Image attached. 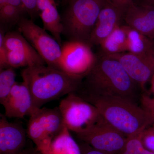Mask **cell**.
Returning a JSON list of instances; mask_svg holds the SVG:
<instances>
[{
	"label": "cell",
	"mask_w": 154,
	"mask_h": 154,
	"mask_svg": "<svg viewBox=\"0 0 154 154\" xmlns=\"http://www.w3.org/2000/svg\"><path fill=\"white\" fill-rule=\"evenodd\" d=\"M140 86L130 77L120 63L99 51L93 67L75 92L86 96H116L137 104L140 102Z\"/></svg>",
	"instance_id": "obj_1"
},
{
	"label": "cell",
	"mask_w": 154,
	"mask_h": 154,
	"mask_svg": "<svg viewBox=\"0 0 154 154\" xmlns=\"http://www.w3.org/2000/svg\"><path fill=\"white\" fill-rule=\"evenodd\" d=\"M81 97L96 106L106 122L127 137L140 134L154 123V113L125 98L116 96Z\"/></svg>",
	"instance_id": "obj_2"
},
{
	"label": "cell",
	"mask_w": 154,
	"mask_h": 154,
	"mask_svg": "<svg viewBox=\"0 0 154 154\" xmlns=\"http://www.w3.org/2000/svg\"><path fill=\"white\" fill-rule=\"evenodd\" d=\"M21 76L30 90L36 109L76 92L83 80L61 70L43 64L25 68L21 72Z\"/></svg>",
	"instance_id": "obj_3"
},
{
	"label": "cell",
	"mask_w": 154,
	"mask_h": 154,
	"mask_svg": "<svg viewBox=\"0 0 154 154\" xmlns=\"http://www.w3.org/2000/svg\"><path fill=\"white\" fill-rule=\"evenodd\" d=\"M106 0H71L61 17L63 34L69 41L89 44L91 35Z\"/></svg>",
	"instance_id": "obj_4"
},
{
	"label": "cell",
	"mask_w": 154,
	"mask_h": 154,
	"mask_svg": "<svg viewBox=\"0 0 154 154\" xmlns=\"http://www.w3.org/2000/svg\"><path fill=\"white\" fill-rule=\"evenodd\" d=\"M64 127L58 107H43L37 109L29 116L26 131L36 149L46 154L52 140Z\"/></svg>",
	"instance_id": "obj_5"
},
{
	"label": "cell",
	"mask_w": 154,
	"mask_h": 154,
	"mask_svg": "<svg viewBox=\"0 0 154 154\" xmlns=\"http://www.w3.org/2000/svg\"><path fill=\"white\" fill-rule=\"evenodd\" d=\"M58 107L65 125L75 134L105 120L96 106L75 92L66 95L60 101Z\"/></svg>",
	"instance_id": "obj_6"
},
{
	"label": "cell",
	"mask_w": 154,
	"mask_h": 154,
	"mask_svg": "<svg viewBox=\"0 0 154 154\" xmlns=\"http://www.w3.org/2000/svg\"><path fill=\"white\" fill-rule=\"evenodd\" d=\"M19 32L42 58L46 65L60 69L61 45L43 28L25 17L18 22Z\"/></svg>",
	"instance_id": "obj_7"
},
{
	"label": "cell",
	"mask_w": 154,
	"mask_h": 154,
	"mask_svg": "<svg viewBox=\"0 0 154 154\" xmlns=\"http://www.w3.org/2000/svg\"><path fill=\"white\" fill-rule=\"evenodd\" d=\"M61 50L60 69L83 80L96 61L92 47L82 42L69 40L62 45Z\"/></svg>",
	"instance_id": "obj_8"
},
{
	"label": "cell",
	"mask_w": 154,
	"mask_h": 154,
	"mask_svg": "<svg viewBox=\"0 0 154 154\" xmlns=\"http://www.w3.org/2000/svg\"><path fill=\"white\" fill-rule=\"evenodd\" d=\"M75 134L80 140L95 149L110 154L119 153L128 139L105 120Z\"/></svg>",
	"instance_id": "obj_9"
},
{
	"label": "cell",
	"mask_w": 154,
	"mask_h": 154,
	"mask_svg": "<svg viewBox=\"0 0 154 154\" xmlns=\"http://www.w3.org/2000/svg\"><path fill=\"white\" fill-rule=\"evenodd\" d=\"M107 55L119 61L130 77L145 91L146 85L154 74V48L142 54L125 52Z\"/></svg>",
	"instance_id": "obj_10"
},
{
	"label": "cell",
	"mask_w": 154,
	"mask_h": 154,
	"mask_svg": "<svg viewBox=\"0 0 154 154\" xmlns=\"http://www.w3.org/2000/svg\"><path fill=\"white\" fill-rule=\"evenodd\" d=\"M27 131L19 122L0 114V154H21L27 147Z\"/></svg>",
	"instance_id": "obj_11"
},
{
	"label": "cell",
	"mask_w": 154,
	"mask_h": 154,
	"mask_svg": "<svg viewBox=\"0 0 154 154\" xmlns=\"http://www.w3.org/2000/svg\"><path fill=\"white\" fill-rule=\"evenodd\" d=\"M2 105L5 108V115L8 118L30 116L38 109L34 107L30 90L23 82H17Z\"/></svg>",
	"instance_id": "obj_12"
},
{
	"label": "cell",
	"mask_w": 154,
	"mask_h": 154,
	"mask_svg": "<svg viewBox=\"0 0 154 154\" xmlns=\"http://www.w3.org/2000/svg\"><path fill=\"white\" fill-rule=\"evenodd\" d=\"M124 11L107 2L100 11L89 44L99 45L124 21Z\"/></svg>",
	"instance_id": "obj_13"
},
{
	"label": "cell",
	"mask_w": 154,
	"mask_h": 154,
	"mask_svg": "<svg viewBox=\"0 0 154 154\" xmlns=\"http://www.w3.org/2000/svg\"><path fill=\"white\" fill-rule=\"evenodd\" d=\"M126 25L154 39V8L142 3L134 4L124 12Z\"/></svg>",
	"instance_id": "obj_14"
},
{
	"label": "cell",
	"mask_w": 154,
	"mask_h": 154,
	"mask_svg": "<svg viewBox=\"0 0 154 154\" xmlns=\"http://www.w3.org/2000/svg\"><path fill=\"white\" fill-rule=\"evenodd\" d=\"M100 51L107 55L127 52L125 25H120L99 45Z\"/></svg>",
	"instance_id": "obj_15"
},
{
	"label": "cell",
	"mask_w": 154,
	"mask_h": 154,
	"mask_svg": "<svg viewBox=\"0 0 154 154\" xmlns=\"http://www.w3.org/2000/svg\"><path fill=\"white\" fill-rule=\"evenodd\" d=\"M46 154H82V151L79 144L65 125L62 131L52 140Z\"/></svg>",
	"instance_id": "obj_16"
},
{
	"label": "cell",
	"mask_w": 154,
	"mask_h": 154,
	"mask_svg": "<svg viewBox=\"0 0 154 154\" xmlns=\"http://www.w3.org/2000/svg\"><path fill=\"white\" fill-rule=\"evenodd\" d=\"M4 41L7 50L18 51L46 64L42 58L20 32L13 31L6 33Z\"/></svg>",
	"instance_id": "obj_17"
},
{
	"label": "cell",
	"mask_w": 154,
	"mask_h": 154,
	"mask_svg": "<svg viewBox=\"0 0 154 154\" xmlns=\"http://www.w3.org/2000/svg\"><path fill=\"white\" fill-rule=\"evenodd\" d=\"M127 31V52L142 54L149 51L154 48V39L125 25Z\"/></svg>",
	"instance_id": "obj_18"
},
{
	"label": "cell",
	"mask_w": 154,
	"mask_h": 154,
	"mask_svg": "<svg viewBox=\"0 0 154 154\" xmlns=\"http://www.w3.org/2000/svg\"><path fill=\"white\" fill-rule=\"evenodd\" d=\"M42 20L43 28L49 31L62 46L61 36L63 32L61 17L58 12L56 5H54L39 13Z\"/></svg>",
	"instance_id": "obj_19"
},
{
	"label": "cell",
	"mask_w": 154,
	"mask_h": 154,
	"mask_svg": "<svg viewBox=\"0 0 154 154\" xmlns=\"http://www.w3.org/2000/svg\"><path fill=\"white\" fill-rule=\"evenodd\" d=\"M17 73L12 67L0 70V103L5 102L17 83Z\"/></svg>",
	"instance_id": "obj_20"
},
{
	"label": "cell",
	"mask_w": 154,
	"mask_h": 154,
	"mask_svg": "<svg viewBox=\"0 0 154 154\" xmlns=\"http://www.w3.org/2000/svg\"><path fill=\"white\" fill-rule=\"evenodd\" d=\"M7 57L8 68L15 69L28 67L35 65H45L33 57L18 51L8 50Z\"/></svg>",
	"instance_id": "obj_21"
},
{
	"label": "cell",
	"mask_w": 154,
	"mask_h": 154,
	"mask_svg": "<svg viewBox=\"0 0 154 154\" xmlns=\"http://www.w3.org/2000/svg\"><path fill=\"white\" fill-rule=\"evenodd\" d=\"M28 14L26 9L11 5L0 7V20L1 23L7 25L18 24L24 15Z\"/></svg>",
	"instance_id": "obj_22"
},
{
	"label": "cell",
	"mask_w": 154,
	"mask_h": 154,
	"mask_svg": "<svg viewBox=\"0 0 154 154\" xmlns=\"http://www.w3.org/2000/svg\"><path fill=\"white\" fill-rule=\"evenodd\" d=\"M140 134L128 137L124 147L118 154H154L143 145Z\"/></svg>",
	"instance_id": "obj_23"
},
{
	"label": "cell",
	"mask_w": 154,
	"mask_h": 154,
	"mask_svg": "<svg viewBox=\"0 0 154 154\" xmlns=\"http://www.w3.org/2000/svg\"><path fill=\"white\" fill-rule=\"evenodd\" d=\"M140 139L143 146L154 153V123L144 130L141 133Z\"/></svg>",
	"instance_id": "obj_24"
},
{
	"label": "cell",
	"mask_w": 154,
	"mask_h": 154,
	"mask_svg": "<svg viewBox=\"0 0 154 154\" xmlns=\"http://www.w3.org/2000/svg\"><path fill=\"white\" fill-rule=\"evenodd\" d=\"M5 33L3 30H1L0 33V70L7 68V50L5 44L4 38Z\"/></svg>",
	"instance_id": "obj_25"
},
{
	"label": "cell",
	"mask_w": 154,
	"mask_h": 154,
	"mask_svg": "<svg viewBox=\"0 0 154 154\" xmlns=\"http://www.w3.org/2000/svg\"><path fill=\"white\" fill-rule=\"evenodd\" d=\"M141 0H106V2L123 11L134 4H138Z\"/></svg>",
	"instance_id": "obj_26"
},
{
	"label": "cell",
	"mask_w": 154,
	"mask_h": 154,
	"mask_svg": "<svg viewBox=\"0 0 154 154\" xmlns=\"http://www.w3.org/2000/svg\"><path fill=\"white\" fill-rule=\"evenodd\" d=\"M28 14L32 19L38 15L36 0H22Z\"/></svg>",
	"instance_id": "obj_27"
},
{
	"label": "cell",
	"mask_w": 154,
	"mask_h": 154,
	"mask_svg": "<svg viewBox=\"0 0 154 154\" xmlns=\"http://www.w3.org/2000/svg\"><path fill=\"white\" fill-rule=\"evenodd\" d=\"M140 102L142 107L154 113V97H151L146 94H142Z\"/></svg>",
	"instance_id": "obj_28"
},
{
	"label": "cell",
	"mask_w": 154,
	"mask_h": 154,
	"mask_svg": "<svg viewBox=\"0 0 154 154\" xmlns=\"http://www.w3.org/2000/svg\"><path fill=\"white\" fill-rule=\"evenodd\" d=\"M82 151V154H110L95 149L88 144L82 141L79 144Z\"/></svg>",
	"instance_id": "obj_29"
},
{
	"label": "cell",
	"mask_w": 154,
	"mask_h": 154,
	"mask_svg": "<svg viewBox=\"0 0 154 154\" xmlns=\"http://www.w3.org/2000/svg\"><path fill=\"white\" fill-rule=\"evenodd\" d=\"M55 5L56 4L54 0H36V5L38 14L42 11Z\"/></svg>",
	"instance_id": "obj_30"
},
{
	"label": "cell",
	"mask_w": 154,
	"mask_h": 154,
	"mask_svg": "<svg viewBox=\"0 0 154 154\" xmlns=\"http://www.w3.org/2000/svg\"><path fill=\"white\" fill-rule=\"evenodd\" d=\"M6 5H11L20 8H25L22 0H0V7Z\"/></svg>",
	"instance_id": "obj_31"
},
{
	"label": "cell",
	"mask_w": 154,
	"mask_h": 154,
	"mask_svg": "<svg viewBox=\"0 0 154 154\" xmlns=\"http://www.w3.org/2000/svg\"><path fill=\"white\" fill-rule=\"evenodd\" d=\"M21 154H44L36 149L32 147H26Z\"/></svg>",
	"instance_id": "obj_32"
},
{
	"label": "cell",
	"mask_w": 154,
	"mask_h": 154,
	"mask_svg": "<svg viewBox=\"0 0 154 154\" xmlns=\"http://www.w3.org/2000/svg\"><path fill=\"white\" fill-rule=\"evenodd\" d=\"M142 4L154 8V0H141Z\"/></svg>",
	"instance_id": "obj_33"
},
{
	"label": "cell",
	"mask_w": 154,
	"mask_h": 154,
	"mask_svg": "<svg viewBox=\"0 0 154 154\" xmlns=\"http://www.w3.org/2000/svg\"><path fill=\"white\" fill-rule=\"evenodd\" d=\"M151 87L150 89V93L153 95V97H154V74L150 80Z\"/></svg>",
	"instance_id": "obj_34"
},
{
	"label": "cell",
	"mask_w": 154,
	"mask_h": 154,
	"mask_svg": "<svg viewBox=\"0 0 154 154\" xmlns=\"http://www.w3.org/2000/svg\"><path fill=\"white\" fill-rule=\"evenodd\" d=\"M64 1H66V2H69L70 1H71V0H64Z\"/></svg>",
	"instance_id": "obj_35"
}]
</instances>
